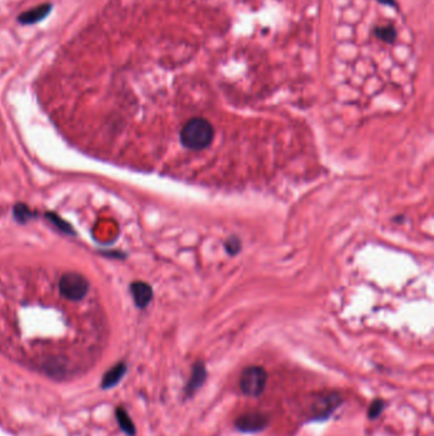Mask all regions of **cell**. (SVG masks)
<instances>
[{"label": "cell", "instance_id": "ba28073f", "mask_svg": "<svg viewBox=\"0 0 434 436\" xmlns=\"http://www.w3.org/2000/svg\"><path fill=\"white\" fill-rule=\"evenodd\" d=\"M51 6L50 4H42L36 8H32L30 10L24 12L23 15L18 17V21L23 24H33L40 22L45 18L46 15L50 13Z\"/></svg>", "mask_w": 434, "mask_h": 436}, {"label": "cell", "instance_id": "4fadbf2b", "mask_svg": "<svg viewBox=\"0 0 434 436\" xmlns=\"http://www.w3.org/2000/svg\"><path fill=\"white\" fill-rule=\"evenodd\" d=\"M383 408H385V403L382 402L381 399H376L372 405H371V408H369V412H368V416H369V419H376V417H378L380 416V413L383 411Z\"/></svg>", "mask_w": 434, "mask_h": 436}, {"label": "cell", "instance_id": "5bb4252c", "mask_svg": "<svg viewBox=\"0 0 434 436\" xmlns=\"http://www.w3.org/2000/svg\"><path fill=\"white\" fill-rule=\"evenodd\" d=\"M47 216H49V220H50V221L51 222H53L55 225H58V226L60 227V229H62V231H67V232H72V231H70V227H69L68 225H67L65 222L61 221L59 217H56L55 214L51 213H49L47 214Z\"/></svg>", "mask_w": 434, "mask_h": 436}, {"label": "cell", "instance_id": "277c9868", "mask_svg": "<svg viewBox=\"0 0 434 436\" xmlns=\"http://www.w3.org/2000/svg\"><path fill=\"white\" fill-rule=\"evenodd\" d=\"M269 423L267 414L259 412L244 413L236 420V426L238 430L244 433H258L265 428Z\"/></svg>", "mask_w": 434, "mask_h": 436}, {"label": "cell", "instance_id": "3957f363", "mask_svg": "<svg viewBox=\"0 0 434 436\" xmlns=\"http://www.w3.org/2000/svg\"><path fill=\"white\" fill-rule=\"evenodd\" d=\"M61 295L69 300H82L87 295L90 284L83 275L69 272L61 277L60 283Z\"/></svg>", "mask_w": 434, "mask_h": 436}, {"label": "cell", "instance_id": "52a82bcc", "mask_svg": "<svg viewBox=\"0 0 434 436\" xmlns=\"http://www.w3.org/2000/svg\"><path fill=\"white\" fill-rule=\"evenodd\" d=\"M206 365L203 362H198L192 367V373H191L190 380L186 385V394L191 396L195 390H198L203 382H206Z\"/></svg>", "mask_w": 434, "mask_h": 436}, {"label": "cell", "instance_id": "7c38bea8", "mask_svg": "<svg viewBox=\"0 0 434 436\" xmlns=\"http://www.w3.org/2000/svg\"><path fill=\"white\" fill-rule=\"evenodd\" d=\"M226 250L231 255H236L241 250V241L237 237L229 239L228 241L226 243Z\"/></svg>", "mask_w": 434, "mask_h": 436}, {"label": "cell", "instance_id": "7a4b0ae2", "mask_svg": "<svg viewBox=\"0 0 434 436\" xmlns=\"http://www.w3.org/2000/svg\"><path fill=\"white\" fill-rule=\"evenodd\" d=\"M267 382V370L262 366L252 365L246 367L240 378V389L247 397H259Z\"/></svg>", "mask_w": 434, "mask_h": 436}, {"label": "cell", "instance_id": "8fae6325", "mask_svg": "<svg viewBox=\"0 0 434 436\" xmlns=\"http://www.w3.org/2000/svg\"><path fill=\"white\" fill-rule=\"evenodd\" d=\"M15 216L18 221L26 222L27 220H30L32 213L27 207L19 204L15 208Z\"/></svg>", "mask_w": 434, "mask_h": 436}, {"label": "cell", "instance_id": "9c48e42d", "mask_svg": "<svg viewBox=\"0 0 434 436\" xmlns=\"http://www.w3.org/2000/svg\"><path fill=\"white\" fill-rule=\"evenodd\" d=\"M116 419H117V422H119V425H120L122 431H124L126 435H137L135 425H134V422L130 419L129 413L126 412L125 408H122V407L116 408Z\"/></svg>", "mask_w": 434, "mask_h": 436}, {"label": "cell", "instance_id": "6da1fadb", "mask_svg": "<svg viewBox=\"0 0 434 436\" xmlns=\"http://www.w3.org/2000/svg\"><path fill=\"white\" fill-rule=\"evenodd\" d=\"M180 138L181 143L191 151L206 150L213 142V125L206 119L194 118L183 125Z\"/></svg>", "mask_w": 434, "mask_h": 436}, {"label": "cell", "instance_id": "30bf717a", "mask_svg": "<svg viewBox=\"0 0 434 436\" xmlns=\"http://www.w3.org/2000/svg\"><path fill=\"white\" fill-rule=\"evenodd\" d=\"M376 36L385 42L392 44L397 38V30L392 26H380L376 29Z\"/></svg>", "mask_w": 434, "mask_h": 436}, {"label": "cell", "instance_id": "5b68a950", "mask_svg": "<svg viewBox=\"0 0 434 436\" xmlns=\"http://www.w3.org/2000/svg\"><path fill=\"white\" fill-rule=\"evenodd\" d=\"M131 295L137 306L145 307L152 300V287L144 282H134L131 284Z\"/></svg>", "mask_w": 434, "mask_h": 436}, {"label": "cell", "instance_id": "8992f818", "mask_svg": "<svg viewBox=\"0 0 434 436\" xmlns=\"http://www.w3.org/2000/svg\"><path fill=\"white\" fill-rule=\"evenodd\" d=\"M126 373V365L124 362L116 364L114 367H111L106 374L102 378L101 388L102 389H110L114 388L116 384H119L122 379V376Z\"/></svg>", "mask_w": 434, "mask_h": 436}, {"label": "cell", "instance_id": "9a60e30c", "mask_svg": "<svg viewBox=\"0 0 434 436\" xmlns=\"http://www.w3.org/2000/svg\"><path fill=\"white\" fill-rule=\"evenodd\" d=\"M377 1H380L381 4H383V6H389V7H397V3H395V0H377Z\"/></svg>", "mask_w": 434, "mask_h": 436}]
</instances>
